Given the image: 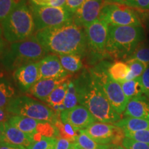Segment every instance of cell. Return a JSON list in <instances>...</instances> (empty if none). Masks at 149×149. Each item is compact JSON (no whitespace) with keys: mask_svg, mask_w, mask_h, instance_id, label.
Returning <instances> with one entry per match:
<instances>
[{"mask_svg":"<svg viewBox=\"0 0 149 149\" xmlns=\"http://www.w3.org/2000/svg\"><path fill=\"white\" fill-rule=\"evenodd\" d=\"M35 37L48 53L54 55H86L84 29L73 21L63 25L37 31Z\"/></svg>","mask_w":149,"mask_h":149,"instance_id":"obj_1","label":"cell"},{"mask_svg":"<svg viewBox=\"0 0 149 149\" xmlns=\"http://www.w3.org/2000/svg\"><path fill=\"white\" fill-rule=\"evenodd\" d=\"M74 81L79 104L86 108L97 121L114 124L122 119L121 115L112 107L90 70H84Z\"/></svg>","mask_w":149,"mask_h":149,"instance_id":"obj_2","label":"cell"},{"mask_svg":"<svg viewBox=\"0 0 149 149\" xmlns=\"http://www.w3.org/2000/svg\"><path fill=\"white\" fill-rule=\"evenodd\" d=\"M143 26H116L109 25L107 57L128 59L144 40Z\"/></svg>","mask_w":149,"mask_h":149,"instance_id":"obj_3","label":"cell"},{"mask_svg":"<svg viewBox=\"0 0 149 149\" xmlns=\"http://www.w3.org/2000/svg\"><path fill=\"white\" fill-rule=\"evenodd\" d=\"M1 25L5 40L12 44L33 35L35 23L28 0H19Z\"/></svg>","mask_w":149,"mask_h":149,"instance_id":"obj_4","label":"cell"},{"mask_svg":"<svg viewBox=\"0 0 149 149\" xmlns=\"http://www.w3.org/2000/svg\"><path fill=\"white\" fill-rule=\"evenodd\" d=\"M47 53L34 35L25 40L13 43L9 49L3 52L1 59L3 66L12 71L23 65L38 62Z\"/></svg>","mask_w":149,"mask_h":149,"instance_id":"obj_5","label":"cell"},{"mask_svg":"<svg viewBox=\"0 0 149 149\" xmlns=\"http://www.w3.org/2000/svg\"><path fill=\"white\" fill-rule=\"evenodd\" d=\"M110 63L107 61L99 62L90 71L97 80L113 109L119 115L124 114L129 100L124 95L121 84L115 81L108 73Z\"/></svg>","mask_w":149,"mask_h":149,"instance_id":"obj_6","label":"cell"},{"mask_svg":"<svg viewBox=\"0 0 149 149\" xmlns=\"http://www.w3.org/2000/svg\"><path fill=\"white\" fill-rule=\"evenodd\" d=\"M6 109L10 114L27 117L53 124L59 120L58 115L51 108L27 96L13 99Z\"/></svg>","mask_w":149,"mask_h":149,"instance_id":"obj_7","label":"cell"},{"mask_svg":"<svg viewBox=\"0 0 149 149\" xmlns=\"http://www.w3.org/2000/svg\"><path fill=\"white\" fill-rule=\"evenodd\" d=\"M86 37V55L91 64H95L107 58L109 24L97 19L84 29Z\"/></svg>","mask_w":149,"mask_h":149,"instance_id":"obj_8","label":"cell"},{"mask_svg":"<svg viewBox=\"0 0 149 149\" xmlns=\"http://www.w3.org/2000/svg\"><path fill=\"white\" fill-rule=\"evenodd\" d=\"M29 3L34 19L35 33L73 21V14L64 7L45 6Z\"/></svg>","mask_w":149,"mask_h":149,"instance_id":"obj_9","label":"cell"},{"mask_svg":"<svg viewBox=\"0 0 149 149\" xmlns=\"http://www.w3.org/2000/svg\"><path fill=\"white\" fill-rule=\"evenodd\" d=\"M98 19L116 26H142L134 9L122 3L104 2Z\"/></svg>","mask_w":149,"mask_h":149,"instance_id":"obj_10","label":"cell"},{"mask_svg":"<svg viewBox=\"0 0 149 149\" xmlns=\"http://www.w3.org/2000/svg\"><path fill=\"white\" fill-rule=\"evenodd\" d=\"M8 122L24 133L32 136L33 140L38 141L42 137H57V130L53 124L35 120L27 117L14 115Z\"/></svg>","mask_w":149,"mask_h":149,"instance_id":"obj_11","label":"cell"},{"mask_svg":"<svg viewBox=\"0 0 149 149\" xmlns=\"http://www.w3.org/2000/svg\"><path fill=\"white\" fill-rule=\"evenodd\" d=\"M98 144L104 145H120L125 138V133L114 124L95 122L84 130Z\"/></svg>","mask_w":149,"mask_h":149,"instance_id":"obj_12","label":"cell"},{"mask_svg":"<svg viewBox=\"0 0 149 149\" xmlns=\"http://www.w3.org/2000/svg\"><path fill=\"white\" fill-rule=\"evenodd\" d=\"M59 116L61 122L70 124L77 130L86 129L97 121L90 111L82 105L65 110Z\"/></svg>","mask_w":149,"mask_h":149,"instance_id":"obj_13","label":"cell"},{"mask_svg":"<svg viewBox=\"0 0 149 149\" xmlns=\"http://www.w3.org/2000/svg\"><path fill=\"white\" fill-rule=\"evenodd\" d=\"M104 0H85L73 15V22L79 26L86 28L98 19Z\"/></svg>","mask_w":149,"mask_h":149,"instance_id":"obj_14","label":"cell"},{"mask_svg":"<svg viewBox=\"0 0 149 149\" xmlns=\"http://www.w3.org/2000/svg\"><path fill=\"white\" fill-rule=\"evenodd\" d=\"M39 71L40 79L66 78L69 74L61 66L59 56L52 54L45 56L39 61Z\"/></svg>","mask_w":149,"mask_h":149,"instance_id":"obj_15","label":"cell"},{"mask_svg":"<svg viewBox=\"0 0 149 149\" xmlns=\"http://www.w3.org/2000/svg\"><path fill=\"white\" fill-rule=\"evenodd\" d=\"M39 61L19 67L13 72V77L19 87L23 91H29L40 79Z\"/></svg>","mask_w":149,"mask_h":149,"instance_id":"obj_16","label":"cell"},{"mask_svg":"<svg viewBox=\"0 0 149 149\" xmlns=\"http://www.w3.org/2000/svg\"><path fill=\"white\" fill-rule=\"evenodd\" d=\"M1 125L5 144L28 148L34 141L32 136L22 132L8 122H1Z\"/></svg>","mask_w":149,"mask_h":149,"instance_id":"obj_17","label":"cell"},{"mask_svg":"<svg viewBox=\"0 0 149 149\" xmlns=\"http://www.w3.org/2000/svg\"><path fill=\"white\" fill-rule=\"evenodd\" d=\"M68 80V77L60 79H40L29 91L35 97L42 101L46 102V99L56 88Z\"/></svg>","mask_w":149,"mask_h":149,"instance_id":"obj_18","label":"cell"},{"mask_svg":"<svg viewBox=\"0 0 149 149\" xmlns=\"http://www.w3.org/2000/svg\"><path fill=\"white\" fill-rule=\"evenodd\" d=\"M124 115L149 120V100L146 96L130 100Z\"/></svg>","mask_w":149,"mask_h":149,"instance_id":"obj_19","label":"cell"},{"mask_svg":"<svg viewBox=\"0 0 149 149\" xmlns=\"http://www.w3.org/2000/svg\"><path fill=\"white\" fill-rule=\"evenodd\" d=\"M115 126L120 128L124 133L136 132L149 129V120L135 117H126L115 123Z\"/></svg>","mask_w":149,"mask_h":149,"instance_id":"obj_20","label":"cell"},{"mask_svg":"<svg viewBox=\"0 0 149 149\" xmlns=\"http://www.w3.org/2000/svg\"><path fill=\"white\" fill-rule=\"evenodd\" d=\"M122 88L128 100L133 98L145 96L144 89L141 82V77L136 79L120 83Z\"/></svg>","mask_w":149,"mask_h":149,"instance_id":"obj_21","label":"cell"},{"mask_svg":"<svg viewBox=\"0 0 149 149\" xmlns=\"http://www.w3.org/2000/svg\"><path fill=\"white\" fill-rule=\"evenodd\" d=\"M107 71L112 79L121 83L126 81L130 70L126 62L118 60L112 64L110 63L108 66Z\"/></svg>","mask_w":149,"mask_h":149,"instance_id":"obj_22","label":"cell"},{"mask_svg":"<svg viewBox=\"0 0 149 149\" xmlns=\"http://www.w3.org/2000/svg\"><path fill=\"white\" fill-rule=\"evenodd\" d=\"M61 66L68 73H74L81 69L83 66L82 57L77 55H58Z\"/></svg>","mask_w":149,"mask_h":149,"instance_id":"obj_23","label":"cell"},{"mask_svg":"<svg viewBox=\"0 0 149 149\" xmlns=\"http://www.w3.org/2000/svg\"><path fill=\"white\" fill-rule=\"evenodd\" d=\"M68 80H67L56 88L46 99V102L51 107V109H55V108L63 104L68 91Z\"/></svg>","mask_w":149,"mask_h":149,"instance_id":"obj_24","label":"cell"},{"mask_svg":"<svg viewBox=\"0 0 149 149\" xmlns=\"http://www.w3.org/2000/svg\"><path fill=\"white\" fill-rule=\"evenodd\" d=\"M75 144L82 149H110L111 145H104L98 144L93 140L84 130H78Z\"/></svg>","mask_w":149,"mask_h":149,"instance_id":"obj_25","label":"cell"},{"mask_svg":"<svg viewBox=\"0 0 149 149\" xmlns=\"http://www.w3.org/2000/svg\"><path fill=\"white\" fill-rule=\"evenodd\" d=\"M57 128V137L66 139L71 143H74L77 139L78 130L68 123L62 122L61 120H57L53 124Z\"/></svg>","mask_w":149,"mask_h":149,"instance_id":"obj_26","label":"cell"},{"mask_svg":"<svg viewBox=\"0 0 149 149\" xmlns=\"http://www.w3.org/2000/svg\"><path fill=\"white\" fill-rule=\"evenodd\" d=\"M15 90L8 81L0 79V108L6 109L11 100L14 99Z\"/></svg>","mask_w":149,"mask_h":149,"instance_id":"obj_27","label":"cell"},{"mask_svg":"<svg viewBox=\"0 0 149 149\" xmlns=\"http://www.w3.org/2000/svg\"><path fill=\"white\" fill-rule=\"evenodd\" d=\"M126 62L128 65L130 70L129 74L126 77V81H129V80L140 77L148 67V65L146 63L136 59H129L126 60Z\"/></svg>","mask_w":149,"mask_h":149,"instance_id":"obj_28","label":"cell"},{"mask_svg":"<svg viewBox=\"0 0 149 149\" xmlns=\"http://www.w3.org/2000/svg\"><path fill=\"white\" fill-rule=\"evenodd\" d=\"M79 103V97H78L77 91L76 88L75 83L74 80H68V91L64 101L63 102L64 109H70L76 106Z\"/></svg>","mask_w":149,"mask_h":149,"instance_id":"obj_29","label":"cell"},{"mask_svg":"<svg viewBox=\"0 0 149 149\" xmlns=\"http://www.w3.org/2000/svg\"><path fill=\"white\" fill-rule=\"evenodd\" d=\"M57 138L55 137H42L38 141H35L26 149H55Z\"/></svg>","mask_w":149,"mask_h":149,"instance_id":"obj_30","label":"cell"},{"mask_svg":"<svg viewBox=\"0 0 149 149\" xmlns=\"http://www.w3.org/2000/svg\"><path fill=\"white\" fill-rule=\"evenodd\" d=\"M19 0H0V24L4 21Z\"/></svg>","mask_w":149,"mask_h":149,"instance_id":"obj_31","label":"cell"},{"mask_svg":"<svg viewBox=\"0 0 149 149\" xmlns=\"http://www.w3.org/2000/svg\"><path fill=\"white\" fill-rule=\"evenodd\" d=\"M129 59H136L138 60L142 61V62L146 63L149 64V46H146L139 44L138 47L135 49L133 52L132 55L128 58ZM127 59V60H128Z\"/></svg>","mask_w":149,"mask_h":149,"instance_id":"obj_32","label":"cell"},{"mask_svg":"<svg viewBox=\"0 0 149 149\" xmlns=\"http://www.w3.org/2000/svg\"><path fill=\"white\" fill-rule=\"evenodd\" d=\"M124 133L125 137L149 144V129L136 132H127Z\"/></svg>","mask_w":149,"mask_h":149,"instance_id":"obj_33","label":"cell"},{"mask_svg":"<svg viewBox=\"0 0 149 149\" xmlns=\"http://www.w3.org/2000/svg\"><path fill=\"white\" fill-rule=\"evenodd\" d=\"M122 4L141 11H149V0H124Z\"/></svg>","mask_w":149,"mask_h":149,"instance_id":"obj_34","label":"cell"},{"mask_svg":"<svg viewBox=\"0 0 149 149\" xmlns=\"http://www.w3.org/2000/svg\"><path fill=\"white\" fill-rule=\"evenodd\" d=\"M122 145L126 149H149V144L125 137Z\"/></svg>","mask_w":149,"mask_h":149,"instance_id":"obj_35","label":"cell"},{"mask_svg":"<svg viewBox=\"0 0 149 149\" xmlns=\"http://www.w3.org/2000/svg\"><path fill=\"white\" fill-rule=\"evenodd\" d=\"M85 0H66L64 8L74 15Z\"/></svg>","mask_w":149,"mask_h":149,"instance_id":"obj_36","label":"cell"},{"mask_svg":"<svg viewBox=\"0 0 149 149\" xmlns=\"http://www.w3.org/2000/svg\"><path fill=\"white\" fill-rule=\"evenodd\" d=\"M141 80L144 89V95L149 100V67L141 76Z\"/></svg>","mask_w":149,"mask_h":149,"instance_id":"obj_37","label":"cell"},{"mask_svg":"<svg viewBox=\"0 0 149 149\" xmlns=\"http://www.w3.org/2000/svg\"><path fill=\"white\" fill-rule=\"evenodd\" d=\"M55 149H70L72 143L66 139L61 138L60 137H57Z\"/></svg>","mask_w":149,"mask_h":149,"instance_id":"obj_38","label":"cell"},{"mask_svg":"<svg viewBox=\"0 0 149 149\" xmlns=\"http://www.w3.org/2000/svg\"><path fill=\"white\" fill-rule=\"evenodd\" d=\"M66 0H48L45 3V6L64 7Z\"/></svg>","mask_w":149,"mask_h":149,"instance_id":"obj_39","label":"cell"},{"mask_svg":"<svg viewBox=\"0 0 149 149\" xmlns=\"http://www.w3.org/2000/svg\"><path fill=\"white\" fill-rule=\"evenodd\" d=\"M10 117V113L6 109L0 108V123L8 122Z\"/></svg>","mask_w":149,"mask_h":149,"instance_id":"obj_40","label":"cell"},{"mask_svg":"<svg viewBox=\"0 0 149 149\" xmlns=\"http://www.w3.org/2000/svg\"><path fill=\"white\" fill-rule=\"evenodd\" d=\"M3 32L1 28H0V59H1L3 53V48H4V42L3 39Z\"/></svg>","mask_w":149,"mask_h":149,"instance_id":"obj_41","label":"cell"},{"mask_svg":"<svg viewBox=\"0 0 149 149\" xmlns=\"http://www.w3.org/2000/svg\"><path fill=\"white\" fill-rule=\"evenodd\" d=\"M0 149H26V148L23 146H14V145L3 144L0 145Z\"/></svg>","mask_w":149,"mask_h":149,"instance_id":"obj_42","label":"cell"},{"mask_svg":"<svg viewBox=\"0 0 149 149\" xmlns=\"http://www.w3.org/2000/svg\"><path fill=\"white\" fill-rule=\"evenodd\" d=\"M48 0H30V2L39 6H44Z\"/></svg>","mask_w":149,"mask_h":149,"instance_id":"obj_43","label":"cell"},{"mask_svg":"<svg viewBox=\"0 0 149 149\" xmlns=\"http://www.w3.org/2000/svg\"><path fill=\"white\" fill-rule=\"evenodd\" d=\"M5 144L4 140H3V131L2 128H1V123H0V145Z\"/></svg>","mask_w":149,"mask_h":149,"instance_id":"obj_44","label":"cell"},{"mask_svg":"<svg viewBox=\"0 0 149 149\" xmlns=\"http://www.w3.org/2000/svg\"><path fill=\"white\" fill-rule=\"evenodd\" d=\"M124 0H104L106 3H122Z\"/></svg>","mask_w":149,"mask_h":149,"instance_id":"obj_45","label":"cell"},{"mask_svg":"<svg viewBox=\"0 0 149 149\" xmlns=\"http://www.w3.org/2000/svg\"><path fill=\"white\" fill-rule=\"evenodd\" d=\"M110 149H126L125 147H124L122 145H111Z\"/></svg>","mask_w":149,"mask_h":149,"instance_id":"obj_46","label":"cell"},{"mask_svg":"<svg viewBox=\"0 0 149 149\" xmlns=\"http://www.w3.org/2000/svg\"><path fill=\"white\" fill-rule=\"evenodd\" d=\"M70 149H82V148H80V147L78 146L77 144H75V143H72V145H71V147H70Z\"/></svg>","mask_w":149,"mask_h":149,"instance_id":"obj_47","label":"cell"},{"mask_svg":"<svg viewBox=\"0 0 149 149\" xmlns=\"http://www.w3.org/2000/svg\"></svg>","mask_w":149,"mask_h":149,"instance_id":"obj_48","label":"cell"}]
</instances>
